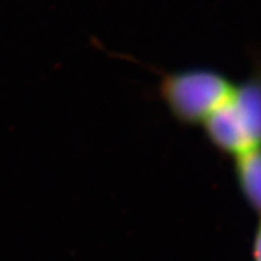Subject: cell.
Segmentation results:
<instances>
[{
    "mask_svg": "<svg viewBox=\"0 0 261 261\" xmlns=\"http://www.w3.org/2000/svg\"><path fill=\"white\" fill-rule=\"evenodd\" d=\"M202 128L215 148L232 159L261 148V60L235 83L228 99Z\"/></svg>",
    "mask_w": 261,
    "mask_h": 261,
    "instance_id": "1",
    "label": "cell"
},
{
    "mask_svg": "<svg viewBox=\"0 0 261 261\" xmlns=\"http://www.w3.org/2000/svg\"><path fill=\"white\" fill-rule=\"evenodd\" d=\"M233 86V80L212 67H187L161 75L159 96L176 121L202 126L228 99Z\"/></svg>",
    "mask_w": 261,
    "mask_h": 261,
    "instance_id": "2",
    "label": "cell"
},
{
    "mask_svg": "<svg viewBox=\"0 0 261 261\" xmlns=\"http://www.w3.org/2000/svg\"><path fill=\"white\" fill-rule=\"evenodd\" d=\"M238 189L247 203L261 216V148L233 159Z\"/></svg>",
    "mask_w": 261,
    "mask_h": 261,
    "instance_id": "3",
    "label": "cell"
},
{
    "mask_svg": "<svg viewBox=\"0 0 261 261\" xmlns=\"http://www.w3.org/2000/svg\"><path fill=\"white\" fill-rule=\"evenodd\" d=\"M252 260L261 261V221L252 240Z\"/></svg>",
    "mask_w": 261,
    "mask_h": 261,
    "instance_id": "4",
    "label": "cell"
}]
</instances>
